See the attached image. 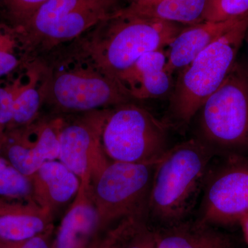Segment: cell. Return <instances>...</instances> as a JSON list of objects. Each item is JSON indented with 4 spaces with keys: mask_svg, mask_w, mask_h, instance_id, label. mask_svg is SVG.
<instances>
[{
    "mask_svg": "<svg viewBox=\"0 0 248 248\" xmlns=\"http://www.w3.org/2000/svg\"><path fill=\"white\" fill-rule=\"evenodd\" d=\"M47 115H79L138 102L118 79L86 59L58 47L37 59Z\"/></svg>",
    "mask_w": 248,
    "mask_h": 248,
    "instance_id": "cell-1",
    "label": "cell"
},
{
    "mask_svg": "<svg viewBox=\"0 0 248 248\" xmlns=\"http://www.w3.org/2000/svg\"><path fill=\"white\" fill-rule=\"evenodd\" d=\"M184 27L133 16L121 9L60 47L119 80L145 54L166 48Z\"/></svg>",
    "mask_w": 248,
    "mask_h": 248,
    "instance_id": "cell-2",
    "label": "cell"
},
{
    "mask_svg": "<svg viewBox=\"0 0 248 248\" xmlns=\"http://www.w3.org/2000/svg\"><path fill=\"white\" fill-rule=\"evenodd\" d=\"M215 156L195 138L170 147L155 166L148 204L150 221L164 227L187 220Z\"/></svg>",
    "mask_w": 248,
    "mask_h": 248,
    "instance_id": "cell-3",
    "label": "cell"
},
{
    "mask_svg": "<svg viewBox=\"0 0 248 248\" xmlns=\"http://www.w3.org/2000/svg\"><path fill=\"white\" fill-rule=\"evenodd\" d=\"M248 30V17L235 23L176 75L163 119L170 128L182 132L188 128L202 105L232 69Z\"/></svg>",
    "mask_w": 248,
    "mask_h": 248,
    "instance_id": "cell-4",
    "label": "cell"
},
{
    "mask_svg": "<svg viewBox=\"0 0 248 248\" xmlns=\"http://www.w3.org/2000/svg\"><path fill=\"white\" fill-rule=\"evenodd\" d=\"M124 6L120 0H48L14 28L24 64L76 40Z\"/></svg>",
    "mask_w": 248,
    "mask_h": 248,
    "instance_id": "cell-5",
    "label": "cell"
},
{
    "mask_svg": "<svg viewBox=\"0 0 248 248\" xmlns=\"http://www.w3.org/2000/svg\"><path fill=\"white\" fill-rule=\"evenodd\" d=\"M195 136L215 156L248 152V69L236 62L195 118Z\"/></svg>",
    "mask_w": 248,
    "mask_h": 248,
    "instance_id": "cell-6",
    "label": "cell"
},
{
    "mask_svg": "<svg viewBox=\"0 0 248 248\" xmlns=\"http://www.w3.org/2000/svg\"><path fill=\"white\" fill-rule=\"evenodd\" d=\"M170 129L139 102L125 103L109 108L102 129L103 149L110 161L155 162L170 148Z\"/></svg>",
    "mask_w": 248,
    "mask_h": 248,
    "instance_id": "cell-7",
    "label": "cell"
},
{
    "mask_svg": "<svg viewBox=\"0 0 248 248\" xmlns=\"http://www.w3.org/2000/svg\"><path fill=\"white\" fill-rule=\"evenodd\" d=\"M158 161L147 164L110 161L93 183L91 197L104 231L124 218L148 212Z\"/></svg>",
    "mask_w": 248,
    "mask_h": 248,
    "instance_id": "cell-8",
    "label": "cell"
},
{
    "mask_svg": "<svg viewBox=\"0 0 248 248\" xmlns=\"http://www.w3.org/2000/svg\"><path fill=\"white\" fill-rule=\"evenodd\" d=\"M220 156L209 166L197 218L213 226L239 223L248 216V156Z\"/></svg>",
    "mask_w": 248,
    "mask_h": 248,
    "instance_id": "cell-9",
    "label": "cell"
},
{
    "mask_svg": "<svg viewBox=\"0 0 248 248\" xmlns=\"http://www.w3.org/2000/svg\"><path fill=\"white\" fill-rule=\"evenodd\" d=\"M109 108L65 116L60 130L58 160L91 186L110 162L102 143V133Z\"/></svg>",
    "mask_w": 248,
    "mask_h": 248,
    "instance_id": "cell-10",
    "label": "cell"
},
{
    "mask_svg": "<svg viewBox=\"0 0 248 248\" xmlns=\"http://www.w3.org/2000/svg\"><path fill=\"white\" fill-rule=\"evenodd\" d=\"M63 117L42 115L32 124L10 130L0 147L4 157L27 177L45 162L58 159Z\"/></svg>",
    "mask_w": 248,
    "mask_h": 248,
    "instance_id": "cell-11",
    "label": "cell"
},
{
    "mask_svg": "<svg viewBox=\"0 0 248 248\" xmlns=\"http://www.w3.org/2000/svg\"><path fill=\"white\" fill-rule=\"evenodd\" d=\"M106 232L93 202L91 186L81 184L78 195L55 230L53 248H93Z\"/></svg>",
    "mask_w": 248,
    "mask_h": 248,
    "instance_id": "cell-12",
    "label": "cell"
},
{
    "mask_svg": "<svg viewBox=\"0 0 248 248\" xmlns=\"http://www.w3.org/2000/svg\"><path fill=\"white\" fill-rule=\"evenodd\" d=\"M119 81L138 102L169 99L174 89L175 76L168 69L166 48L143 55Z\"/></svg>",
    "mask_w": 248,
    "mask_h": 248,
    "instance_id": "cell-13",
    "label": "cell"
},
{
    "mask_svg": "<svg viewBox=\"0 0 248 248\" xmlns=\"http://www.w3.org/2000/svg\"><path fill=\"white\" fill-rule=\"evenodd\" d=\"M55 217L34 200L0 197V240L17 241L55 228Z\"/></svg>",
    "mask_w": 248,
    "mask_h": 248,
    "instance_id": "cell-14",
    "label": "cell"
},
{
    "mask_svg": "<svg viewBox=\"0 0 248 248\" xmlns=\"http://www.w3.org/2000/svg\"><path fill=\"white\" fill-rule=\"evenodd\" d=\"M29 177L34 200L54 217L59 210L73 202L81 184L79 177L58 159L46 161Z\"/></svg>",
    "mask_w": 248,
    "mask_h": 248,
    "instance_id": "cell-15",
    "label": "cell"
},
{
    "mask_svg": "<svg viewBox=\"0 0 248 248\" xmlns=\"http://www.w3.org/2000/svg\"><path fill=\"white\" fill-rule=\"evenodd\" d=\"M237 22L204 21L199 24L184 26L166 47L168 69L176 76Z\"/></svg>",
    "mask_w": 248,
    "mask_h": 248,
    "instance_id": "cell-16",
    "label": "cell"
},
{
    "mask_svg": "<svg viewBox=\"0 0 248 248\" xmlns=\"http://www.w3.org/2000/svg\"><path fill=\"white\" fill-rule=\"evenodd\" d=\"M157 248H234L232 238L199 219L156 230Z\"/></svg>",
    "mask_w": 248,
    "mask_h": 248,
    "instance_id": "cell-17",
    "label": "cell"
},
{
    "mask_svg": "<svg viewBox=\"0 0 248 248\" xmlns=\"http://www.w3.org/2000/svg\"><path fill=\"white\" fill-rule=\"evenodd\" d=\"M207 0H143L127 4L124 12L147 19L192 25L204 22Z\"/></svg>",
    "mask_w": 248,
    "mask_h": 248,
    "instance_id": "cell-18",
    "label": "cell"
},
{
    "mask_svg": "<svg viewBox=\"0 0 248 248\" xmlns=\"http://www.w3.org/2000/svg\"><path fill=\"white\" fill-rule=\"evenodd\" d=\"M24 68L15 101L14 116L6 132L32 124L42 114L43 97L40 62L34 60L24 65Z\"/></svg>",
    "mask_w": 248,
    "mask_h": 248,
    "instance_id": "cell-19",
    "label": "cell"
},
{
    "mask_svg": "<svg viewBox=\"0 0 248 248\" xmlns=\"http://www.w3.org/2000/svg\"><path fill=\"white\" fill-rule=\"evenodd\" d=\"M0 197L34 200L31 178L19 172L3 156H0Z\"/></svg>",
    "mask_w": 248,
    "mask_h": 248,
    "instance_id": "cell-20",
    "label": "cell"
},
{
    "mask_svg": "<svg viewBox=\"0 0 248 248\" xmlns=\"http://www.w3.org/2000/svg\"><path fill=\"white\" fill-rule=\"evenodd\" d=\"M122 248H157L156 230L150 224L148 212L125 218Z\"/></svg>",
    "mask_w": 248,
    "mask_h": 248,
    "instance_id": "cell-21",
    "label": "cell"
},
{
    "mask_svg": "<svg viewBox=\"0 0 248 248\" xmlns=\"http://www.w3.org/2000/svg\"><path fill=\"white\" fill-rule=\"evenodd\" d=\"M24 66L14 28L0 23V79L14 74Z\"/></svg>",
    "mask_w": 248,
    "mask_h": 248,
    "instance_id": "cell-22",
    "label": "cell"
},
{
    "mask_svg": "<svg viewBox=\"0 0 248 248\" xmlns=\"http://www.w3.org/2000/svg\"><path fill=\"white\" fill-rule=\"evenodd\" d=\"M24 70L22 67L11 76L0 79V147L12 121L15 101Z\"/></svg>",
    "mask_w": 248,
    "mask_h": 248,
    "instance_id": "cell-23",
    "label": "cell"
},
{
    "mask_svg": "<svg viewBox=\"0 0 248 248\" xmlns=\"http://www.w3.org/2000/svg\"><path fill=\"white\" fill-rule=\"evenodd\" d=\"M248 17V0H207L204 21L237 22Z\"/></svg>",
    "mask_w": 248,
    "mask_h": 248,
    "instance_id": "cell-24",
    "label": "cell"
},
{
    "mask_svg": "<svg viewBox=\"0 0 248 248\" xmlns=\"http://www.w3.org/2000/svg\"><path fill=\"white\" fill-rule=\"evenodd\" d=\"M48 0H1L0 11L4 24L17 28L23 25Z\"/></svg>",
    "mask_w": 248,
    "mask_h": 248,
    "instance_id": "cell-25",
    "label": "cell"
},
{
    "mask_svg": "<svg viewBox=\"0 0 248 248\" xmlns=\"http://www.w3.org/2000/svg\"><path fill=\"white\" fill-rule=\"evenodd\" d=\"M55 228L33 237L17 241L0 240V248H53Z\"/></svg>",
    "mask_w": 248,
    "mask_h": 248,
    "instance_id": "cell-26",
    "label": "cell"
},
{
    "mask_svg": "<svg viewBox=\"0 0 248 248\" xmlns=\"http://www.w3.org/2000/svg\"><path fill=\"white\" fill-rule=\"evenodd\" d=\"M125 218L110 227L93 248H122Z\"/></svg>",
    "mask_w": 248,
    "mask_h": 248,
    "instance_id": "cell-27",
    "label": "cell"
},
{
    "mask_svg": "<svg viewBox=\"0 0 248 248\" xmlns=\"http://www.w3.org/2000/svg\"><path fill=\"white\" fill-rule=\"evenodd\" d=\"M239 223L241 224V227H242L245 238H246V241H247L248 244V216L243 218Z\"/></svg>",
    "mask_w": 248,
    "mask_h": 248,
    "instance_id": "cell-28",
    "label": "cell"
},
{
    "mask_svg": "<svg viewBox=\"0 0 248 248\" xmlns=\"http://www.w3.org/2000/svg\"><path fill=\"white\" fill-rule=\"evenodd\" d=\"M128 1V4L130 3L138 2V1H143V0H126Z\"/></svg>",
    "mask_w": 248,
    "mask_h": 248,
    "instance_id": "cell-29",
    "label": "cell"
},
{
    "mask_svg": "<svg viewBox=\"0 0 248 248\" xmlns=\"http://www.w3.org/2000/svg\"><path fill=\"white\" fill-rule=\"evenodd\" d=\"M245 40L247 41V43H248V30L247 31V33H246V38H245Z\"/></svg>",
    "mask_w": 248,
    "mask_h": 248,
    "instance_id": "cell-30",
    "label": "cell"
}]
</instances>
